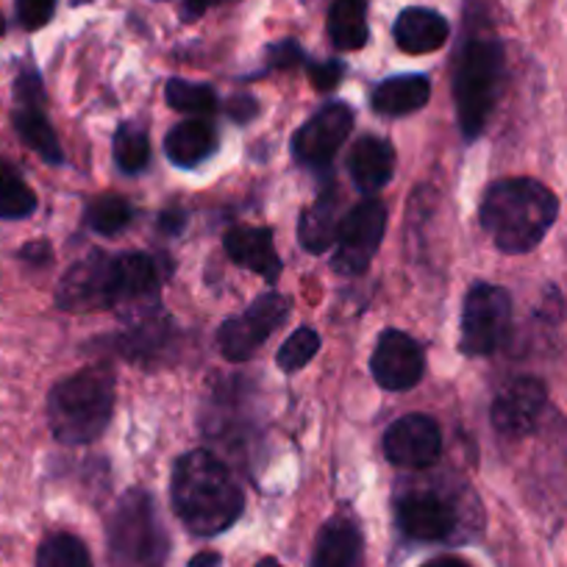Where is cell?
Instances as JSON below:
<instances>
[{
  "mask_svg": "<svg viewBox=\"0 0 567 567\" xmlns=\"http://www.w3.org/2000/svg\"><path fill=\"white\" fill-rule=\"evenodd\" d=\"M226 109H228V117H231L234 123L245 125V123H250L256 114H259V101H256V97H250V95H237V97H231V101H228Z\"/></svg>",
  "mask_w": 567,
  "mask_h": 567,
  "instance_id": "obj_33",
  "label": "cell"
},
{
  "mask_svg": "<svg viewBox=\"0 0 567 567\" xmlns=\"http://www.w3.org/2000/svg\"><path fill=\"white\" fill-rule=\"evenodd\" d=\"M370 373L381 390L406 392L420 384L425 373V351L406 331L386 329L375 342Z\"/></svg>",
  "mask_w": 567,
  "mask_h": 567,
  "instance_id": "obj_13",
  "label": "cell"
},
{
  "mask_svg": "<svg viewBox=\"0 0 567 567\" xmlns=\"http://www.w3.org/2000/svg\"><path fill=\"white\" fill-rule=\"evenodd\" d=\"M504 79V45L498 40H471L460 53L454 73V101L460 131L467 142L484 134Z\"/></svg>",
  "mask_w": 567,
  "mask_h": 567,
  "instance_id": "obj_4",
  "label": "cell"
},
{
  "mask_svg": "<svg viewBox=\"0 0 567 567\" xmlns=\"http://www.w3.org/2000/svg\"><path fill=\"white\" fill-rule=\"evenodd\" d=\"M329 34L340 51H359L368 45V0H334L329 12Z\"/></svg>",
  "mask_w": 567,
  "mask_h": 567,
  "instance_id": "obj_23",
  "label": "cell"
},
{
  "mask_svg": "<svg viewBox=\"0 0 567 567\" xmlns=\"http://www.w3.org/2000/svg\"><path fill=\"white\" fill-rule=\"evenodd\" d=\"M398 532L412 543H451L460 534V512L432 489H414L395 501Z\"/></svg>",
  "mask_w": 567,
  "mask_h": 567,
  "instance_id": "obj_11",
  "label": "cell"
},
{
  "mask_svg": "<svg viewBox=\"0 0 567 567\" xmlns=\"http://www.w3.org/2000/svg\"><path fill=\"white\" fill-rule=\"evenodd\" d=\"M42 79L34 68H25L14 81V97H18V109L12 114L14 131L20 140L40 156L48 165H62L64 154L59 145V136L53 131L51 120L42 112Z\"/></svg>",
  "mask_w": 567,
  "mask_h": 567,
  "instance_id": "obj_12",
  "label": "cell"
},
{
  "mask_svg": "<svg viewBox=\"0 0 567 567\" xmlns=\"http://www.w3.org/2000/svg\"><path fill=\"white\" fill-rule=\"evenodd\" d=\"M548 390L539 379H512L493 401V425L495 432L509 440H520L537 429L545 412Z\"/></svg>",
  "mask_w": 567,
  "mask_h": 567,
  "instance_id": "obj_15",
  "label": "cell"
},
{
  "mask_svg": "<svg viewBox=\"0 0 567 567\" xmlns=\"http://www.w3.org/2000/svg\"><path fill=\"white\" fill-rule=\"evenodd\" d=\"M117 303V256L92 250L75 261L56 287V307L64 312H95Z\"/></svg>",
  "mask_w": 567,
  "mask_h": 567,
  "instance_id": "obj_8",
  "label": "cell"
},
{
  "mask_svg": "<svg viewBox=\"0 0 567 567\" xmlns=\"http://www.w3.org/2000/svg\"><path fill=\"white\" fill-rule=\"evenodd\" d=\"M443 454V432L429 414H403L386 429L384 456L395 467H432Z\"/></svg>",
  "mask_w": 567,
  "mask_h": 567,
  "instance_id": "obj_14",
  "label": "cell"
},
{
  "mask_svg": "<svg viewBox=\"0 0 567 567\" xmlns=\"http://www.w3.org/2000/svg\"><path fill=\"white\" fill-rule=\"evenodd\" d=\"M109 559L112 567H162L167 534L154 498L145 489H131L109 517Z\"/></svg>",
  "mask_w": 567,
  "mask_h": 567,
  "instance_id": "obj_5",
  "label": "cell"
},
{
  "mask_svg": "<svg viewBox=\"0 0 567 567\" xmlns=\"http://www.w3.org/2000/svg\"><path fill=\"white\" fill-rule=\"evenodd\" d=\"M37 212V195L12 167L0 162V220H23Z\"/></svg>",
  "mask_w": 567,
  "mask_h": 567,
  "instance_id": "obj_25",
  "label": "cell"
},
{
  "mask_svg": "<svg viewBox=\"0 0 567 567\" xmlns=\"http://www.w3.org/2000/svg\"><path fill=\"white\" fill-rule=\"evenodd\" d=\"M226 254L234 265L245 267V270L256 272L265 278L267 284H276L281 276V259H278L276 243H272V231L265 226H234L228 228L226 237Z\"/></svg>",
  "mask_w": 567,
  "mask_h": 567,
  "instance_id": "obj_16",
  "label": "cell"
},
{
  "mask_svg": "<svg viewBox=\"0 0 567 567\" xmlns=\"http://www.w3.org/2000/svg\"><path fill=\"white\" fill-rule=\"evenodd\" d=\"M348 173H351L357 189L364 195H375L390 184L395 173V151L381 136H362L353 142L351 154H348Z\"/></svg>",
  "mask_w": 567,
  "mask_h": 567,
  "instance_id": "obj_18",
  "label": "cell"
},
{
  "mask_svg": "<svg viewBox=\"0 0 567 567\" xmlns=\"http://www.w3.org/2000/svg\"><path fill=\"white\" fill-rule=\"evenodd\" d=\"M429 97H432V84L425 75H395L375 86L370 95V106L384 117H403V114L423 109Z\"/></svg>",
  "mask_w": 567,
  "mask_h": 567,
  "instance_id": "obj_21",
  "label": "cell"
},
{
  "mask_svg": "<svg viewBox=\"0 0 567 567\" xmlns=\"http://www.w3.org/2000/svg\"><path fill=\"white\" fill-rule=\"evenodd\" d=\"M386 228V209L379 198H368L353 206L340 223L331 267L342 276H359L370 267Z\"/></svg>",
  "mask_w": 567,
  "mask_h": 567,
  "instance_id": "obj_9",
  "label": "cell"
},
{
  "mask_svg": "<svg viewBox=\"0 0 567 567\" xmlns=\"http://www.w3.org/2000/svg\"><path fill=\"white\" fill-rule=\"evenodd\" d=\"M320 351V334L309 326H301V329L292 331L284 346L278 348L276 364L284 370V373H298L301 368H307Z\"/></svg>",
  "mask_w": 567,
  "mask_h": 567,
  "instance_id": "obj_29",
  "label": "cell"
},
{
  "mask_svg": "<svg viewBox=\"0 0 567 567\" xmlns=\"http://www.w3.org/2000/svg\"><path fill=\"white\" fill-rule=\"evenodd\" d=\"M114 162L123 173L136 176L148 167L151 162V140L148 134L136 125H120L114 134Z\"/></svg>",
  "mask_w": 567,
  "mask_h": 567,
  "instance_id": "obj_28",
  "label": "cell"
},
{
  "mask_svg": "<svg viewBox=\"0 0 567 567\" xmlns=\"http://www.w3.org/2000/svg\"><path fill=\"white\" fill-rule=\"evenodd\" d=\"M165 101L171 109L193 114V117H206V114L217 112V92L209 84L171 79L165 86Z\"/></svg>",
  "mask_w": 567,
  "mask_h": 567,
  "instance_id": "obj_26",
  "label": "cell"
},
{
  "mask_svg": "<svg viewBox=\"0 0 567 567\" xmlns=\"http://www.w3.org/2000/svg\"><path fill=\"white\" fill-rule=\"evenodd\" d=\"M223 559L220 554H215V550H204V554H195L193 559H189V567H220Z\"/></svg>",
  "mask_w": 567,
  "mask_h": 567,
  "instance_id": "obj_37",
  "label": "cell"
},
{
  "mask_svg": "<svg viewBox=\"0 0 567 567\" xmlns=\"http://www.w3.org/2000/svg\"><path fill=\"white\" fill-rule=\"evenodd\" d=\"M312 567H364V537L353 517H331L320 528Z\"/></svg>",
  "mask_w": 567,
  "mask_h": 567,
  "instance_id": "obj_17",
  "label": "cell"
},
{
  "mask_svg": "<svg viewBox=\"0 0 567 567\" xmlns=\"http://www.w3.org/2000/svg\"><path fill=\"white\" fill-rule=\"evenodd\" d=\"M451 25L434 9H403L398 14L395 25H392V37H395L398 48L412 56H423V53H434L449 42Z\"/></svg>",
  "mask_w": 567,
  "mask_h": 567,
  "instance_id": "obj_19",
  "label": "cell"
},
{
  "mask_svg": "<svg viewBox=\"0 0 567 567\" xmlns=\"http://www.w3.org/2000/svg\"><path fill=\"white\" fill-rule=\"evenodd\" d=\"M114 409V373L103 364L59 381L48 395V425L64 445L95 443Z\"/></svg>",
  "mask_w": 567,
  "mask_h": 567,
  "instance_id": "obj_3",
  "label": "cell"
},
{
  "mask_svg": "<svg viewBox=\"0 0 567 567\" xmlns=\"http://www.w3.org/2000/svg\"><path fill=\"white\" fill-rule=\"evenodd\" d=\"M460 351L465 357H489L506 342L512 329V298L495 284H473L460 320Z\"/></svg>",
  "mask_w": 567,
  "mask_h": 567,
  "instance_id": "obj_6",
  "label": "cell"
},
{
  "mask_svg": "<svg viewBox=\"0 0 567 567\" xmlns=\"http://www.w3.org/2000/svg\"><path fill=\"white\" fill-rule=\"evenodd\" d=\"M217 151V131L212 128L209 120L193 117L173 125L165 136V154L182 171L204 165Z\"/></svg>",
  "mask_w": 567,
  "mask_h": 567,
  "instance_id": "obj_20",
  "label": "cell"
},
{
  "mask_svg": "<svg viewBox=\"0 0 567 567\" xmlns=\"http://www.w3.org/2000/svg\"><path fill=\"white\" fill-rule=\"evenodd\" d=\"M256 567H281V565H278V561H276V559H272V556H267V559L256 561Z\"/></svg>",
  "mask_w": 567,
  "mask_h": 567,
  "instance_id": "obj_39",
  "label": "cell"
},
{
  "mask_svg": "<svg viewBox=\"0 0 567 567\" xmlns=\"http://www.w3.org/2000/svg\"><path fill=\"white\" fill-rule=\"evenodd\" d=\"M0 34H3V20H0Z\"/></svg>",
  "mask_w": 567,
  "mask_h": 567,
  "instance_id": "obj_40",
  "label": "cell"
},
{
  "mask_svg": "<svg viewBox=\"0 0 567 567\" xmlns=\"http://www.w3.org/2000/svg\"><path fill=\"white\" fill-rule=\"evenodd\" d=\"M56 0H18V20L25 31H37L51 23Z\"/></svg>",
  "mask_w": 567,
  "mask_h": 567,
  "instance_id": "obj_30",
  "label": "cell"
},
{
  "mask_svg": "<svg viewBox=\"0 0 567 567\" xmlns=\"http://www.w3.org/2000/svg\"><path fill=\"white\" fill-rule=\"evenodd\" d=\"M171 498L178 520L198 537L228 532L245 509L243 487L212 451H189L176 462Z\"/></svg>",
  "mask_w": 567,
  "mask_h": 567,
  "instance_id": "obj_1",
  "label": "cell"
},
{
  "mask_svg": "<svg viewBox=\"0 0 567 567\" xmlns=\"http://www.w3.org/2000/svg\"><path fill=\"white\" fill-rule=\"evenodd\" d=\"M309 75H312V84L318 86L320 92H329L334 90L337 84L342 81V75H346V68H342L340 62H320V64H309Z\"/></svg>",
  "mask_w": 567,
  "mask_h": 567,
  "instance_id": "obj_31",
  "label": "cell"
},
{
  "mask_svg": "<svg viewBox=\"0 0 567 567\" xmlns=\"http://www.w3.org/2000/svg\"><path fill=\"white\" fill-rule=\"evenodd\" d=\"M20 256H23L25 261H31V265H48V261H51V245H48L45 239H40V243L25 245V248L20 250Z\"/></svg>",
  "mask_w": 567,
  "mask_h": 567,
  "instance_id": "obj_34",
  "label": "cell"
},
{
  "mask_svg": "<svg viewBox=\"0 0 567 567\" xmlns=\"http://www.w3.org/2000/svg\"><path fill=\"white\" fill-rule=\"evenodd\" d=\"M559 215V200L534 178H501L482 198V228L495 248L509 256L528 254L550 231Z\"/></svg>",
  "mask_w": 567,
  "mask_h": 567,
  "instance_id": "obj_2",
  "label": "cell"
},
{
  "mask_svg": "<svg viewBox=\"0 0 567 567\" xmlns=\"http://www.w3.org/2000/svg\"><path fill=\"white\" fill-rule=\"evenodd\" d=\"M292 301L278 292L259 296L243 315L228 318L217 329V348L228 362H248L276 329H281L284 320L290 318Z\"/></svg>",
  "mask_w": 567,
  "mask_h": 567,
  "instance_id": "obj_7",
  "label": "cell"
},
{
  "mask_svg": "<svg viewBox=\"0 0 567 567\" xmlns=\"http://www.w3.org/2000/svg\"><path fill=\"white\" fill-rule=\"evenodd\" d=\"M340 198L337 193H323L298 223V239L309 254H326L334 248L337 237H340Z\"/></svg>",
  "mask_w": 567,
  "mask_h": 567,
  "instance_id": "obj_22",
  "label": "cell"
},
{
  "mask_svg": "<svg viewBox=\"0 0 567 567\" xmlns=\"http://www.w3.org/2000/svg\"><path fill=\"white\" fill-rule=\"evenodd\" d=\"M84 217L92 231L101 234V237H114L131 223V206L120 195L103 193L95 200H90Z\"/></svg>",
  "mask_w": 567,
  "mask_h": 567,
  "instance_id": "obj_27",
  "label": "cell"
},
{
  "mask_svg": "<svg viewBox=\"0 0 567 567\" xmlns=\"http://www.w3.org/2000/svg\"><path fill=\"white\" fill-rule=\"evenodd\" d=\"M212 3H220V0H184V18L187 20L200 18Z\"/></svg>",
  "mask_w": 567,
  "mask_h": 567,
  "instance_id": "obj_36",
  "label": "cell"
},
{
  "mask_svg": "<svg viewBox=\"0 0 567 567\" xmlns=\"http://www.w3.org/2000/svg\"><path fill=\"white\" fill-rule=\"evenodd\" d=\"M37 567H95L90 548L75 534L56 532L37 548Z\"/></svg>",
  "mask_w": 567,
  "mask_h": 567,
  "instance_id": "obj_24",
  "label": "cell"
},
{
  "mask_svg": "<svg viewBox=\"0 0 567 567\" xmlns=\"http://www.w3.org/2000/svg\"><path fill=\"white\" fill-rule=\"evenodd\" d=\"M267 62H270V68H292V64L298 62H307V56H303V51L298 48V42L284 40L267 51Z\"/></svg>",
  "mask_w": 567,
  "mask_h": 567,
  "instance_id": "obj_32",
  "label": "cell"
},
{
  "mask_svg": "<svg viewBox=\"0 0 567 567\" xmlns=\"http://www.w3.org/2000/svg\"><path fill=\"white\" fill-rule=\"evenodd\" d=\"M184 223H187V215H184L182 209H167V212H162V217H159V228L165 234H178L184 228Z\"/></svg>",
  "mask_w": 567,
  "mask_h": 567,
  "instance_id": "obj_35",
  "label": "cell"
},
{
  "mask_svg": "<svg viewBox=\"0 0 567 567\" xmlns=\"http://www.w3.org/2000/svg\"><path fill=\"white\" fill-rule=\"evenodd\" d=\"M353 128V112L348 103H329L315 112L292 136V156L301 167L326 171L334 162L337 151L346 145Z\"/></svg>",
  "mask_w": 567,
  "mask_h": 567,
  "instance_id": "obj_10",
  "label": "cell"
},
{
  "mask_svg": "<svg viewBox=\"0 0 567 567\" xmlns=\"http://www.w3.org/2000/svg\"><path fill=\"white\" fill-rule=\"evenodd\" d=\"M423 567H471L465 559H456V556H437V559L425 561Z\"/></svg>",
  "mask_w": 567,
  "mask_h": 567,
  "instance_id": "obj_38",
  "label": "cell"
}]
</instances>
